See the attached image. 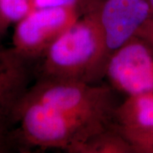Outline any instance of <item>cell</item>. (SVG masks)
Instances as JSON below:
<instances>
[{
  "instance_id": "1",
  "label": "cell",
  "mask_w": 153,
  "mask_h": 153,
  "mask_svg": "<svg viewBox=\"0 0 153 153\" xmlns=\"http://www.w3.org/2000/svg\"><path fill=\"white\" fill-rule=\"evenodd\" d=\"M79 16L38 60V79L96 84L106 74L111 54L106 47L96 6L86 4Z\"/></svg>"
},
{
  "instance_id": "2",
  "label": "cell",
  "mask_w": 153,
  "mask_h": 153,
  "mask_svg": "<svg viewBox=\"0 0 153 153\" xmlns=\"http://www.w3.org/2000/svg\"><path fill=\"white\" fill-rule=\"evenodd\" d=\"M20 150L29 146L56 148L70 153L111 123L77 118L22 97L13 112Z\"/></svg>"
},
{
  "instance_id": "3",
  "label": "cell",
  "mask_w": 153,
  "mask_h": 153,
  "mask_svg": "<svg viewBox=\"0 0 153 153\" xmlns=\"http://www.w3.org/2000/svg\"><path fill=\"white\" fill-rule=\"evenodd\" d=\"M23 98L88 121L113 123L116 105L111 88L92 83L38 79Z\"/></svg>"
},
{
  "instance_id": "4",
  "label": "cell",
  "mask_w": 153,
  "mask_h": 153,
  "mask_svg": "<svg viewBox=\"0 0 153 153\" xmlns=\"http://www.w3.org/2000/svg\"><path fill=\"white\" fill-rule=\"evenodd\" d=\"M78 7L33 10L16 23L12 48L29 63L38 61L49 46L80 16Z\"/></svg>"
},
{
  "instance_id": "5",
  "label": "cell",
  "mask_w": 153,
  "mask_h": 153,
  "mask_svg": "<svg viewBox=\"0 0 153 153\" xmlns=\"http://www.w3.org/2000/svg\"><path fill=\"white\" fill-rule=\"evenodd\" d=\"M105 76L128 95L153 91V48L136 36L110 57Z\"/></svg>"
},
{
  "instance_id": "6",
  "label": "cell",
  "mask_w": 153,
  "mask_h": 153,
  "mask_svg": "<svg viewBox=\"0 0 153 153\" xmlns=\"http://www.w3.org/2000/svg\"><path fill=\"white\" fill-rule=\"evenodd\" d=\"M94 4L111 55L134 37L146 21L153 16L148 0H102Z\"/></svg>"
},
{
  "instance_id": "7",
  "label": "cell",
  "mask_w": 153,
  "mask_h": 153,
  "mask_svg": "<svg viewBox=\"0 0 153 153\" xmlns=\"http://www.w3.org/2000/svg\"><path fill=\"white\" fill-rule=\"evenodd\" d=\"M32 64L0 42V123L13 125V112L30 87Z\"/></svg>"
},
{
  "instance_id": "8",
  "label": "cell",
  "mask_w": 153,
  "mask_h": 153,
  "mask_svg": "<svg viewBox=\"0 0 153 153\" xmlns=\"http://www.w3.org/2000/svg\"><path fill=\"white\" fill-rule=\"evenodd\" d=\"M113 123L119 129L153 127V91L128 95L114 111Z\"/></svg>"
},
{
  "instance_id": "9",
  "label": "cell",
  "mask_w": 153,
  "mask_h": 153,
  "mask_svg": "<svg viewBox=\"0 0 153 153\" xmlns=\"http://www.w3.org/2000/svg\"><path fill=\"white\" fill-rule=\"evenodd\" d=\"M128 152H134V151L114 123L88 139L75 152V153Z\"/></svg>"
},
{
  "instance_id": "10",
  "label": "cell",
  "mask_w": 153,
  "mask_h": 153,
  "mask_svg": "<svg viewBox=\"0 0 153 153\" xmlns=\"http://www.w3.org/2000/svg\"><path fill=\"white\" fill-rule=\"evenodd\" d=\"M33 0H0V38L11 24H16L33 10Z\"/></svg>"
},
{
  "instance_id": "11",
  "label": "cell",
  "mask_w": 153,
  "mask_h": 153,
  "mask_svg": "<svg viewBox=\"0 0 153 153\" xmlns=\"http://www.w3.org/2000/svg\"><path fill=\"white\" fill-rule=\"evenodd\" d=\"M134 152H153V127L138 129H119Z\"/></svg>"
},
{
  "instance_id": "12",
  "label": "cell",
  "mask_w": 153,
  "mask_h": 153,
  "mask_svg": "<svg viewBox=\"0 0 153 153\" xmlns=\"http://www.w3.org/2000/svg\"><path fill=\"white\" fill-rule=\"evenodd\" d=\"M20 150L13 126L0 123V153Z\"/></svg>"
},
{
  "instance_id": "13",
  "label": "cell",
  "mask_w": 153,
  "mask_h": 153,
  "mask_svg": "<svg viewBox=\"0 0 153 153\" xmlns=\"http://www.w3.org/2000/svg\"><path fill=\"white\" fill-rule=\"evenodd\" d=\"M82 0H33V10L48 8L78 7Z\"/></svg>"
},
{
  "instance_id": "14",
  "label": "cell",
  "mask_w": 153,
  "mask_h": 153,
  "mask_svg": "<svg viewBox=\"0 0 153 153\" xmlns=\"http://www.w3.org/2000/svg\"><path fill=\"white\" fill-rule=\"evenodd\" d=\"M135 36L146 41L153 48V16L146 21L137 31Z\"/></svg>"
},
{
  "instance_id": "15",
  "label": "cell",
  "mask_w": 153,
  "mask_h": 153,
  "mask_svg": "<svg viewBox=\"0 0 153 153\" xmlns=\"http://www.w3.org/2000/svg\"><path fill=\"white\" fill-rule=\"evenodd\" d=\"M149 1V4L151 5V9H152V16H153V0H148Z\"/></svg>"
}]
</instances>
